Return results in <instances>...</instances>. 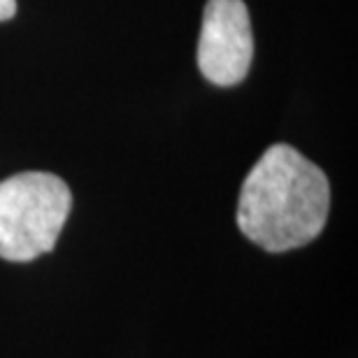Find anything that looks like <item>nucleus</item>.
<instances>
[{"label": "nucleus", "mask_w": 358, "mask_h": 358, "mask_svg": "<svg viewBox=\"0 0 358 358\" xmlns=\"http://www.w3.org/2000/svg\"><path fill=\"white\" fill-rule=\"evenodd\" d=\"M331 184L324 170L289 145H272L242 184L238 226L272 254L310 245L324 231Z\"/></svg>", "instance_id": "obj_1"}, {"label": "nucleus", "mask_w": 358, "mask_h": 358, "mask_svg": "<svg viewBox=\"0 0 358 358\" xmlns=\"http://www.w3.org/2000/svg\"><path fill=\"white\" fill-rule=\"evenodd\" d=\"M73 207V193L52 173H19L0 182V259L28 263L49 254Z\"/></svg>", "instance_id": "obj_2"}, {"label": "nucleus", "mask_w": 358, "mask_h": 358, "mask_svg": "<svg viewBox=\"0 0 358 358\" xmlns=\"http://www.w3.org/2000/svg\"><path fill=\"white\" fill-rule=\"evenodd\" d=\"M254 59V35L242 0H207L198 40V68L207 82L235 87Z\"/></svg>", "instance_id": "obj_3"}, {"label": "nucleus", "mask_w": 358, "mask_h": 358, "mask_svg": "<svg viewBox=\"0 0 358 358\" xmlns=\"http://www.w3.org/2000/svg\"><path fill=\"white\" fill-rule=\"evenodd\" d=\"M17 14V0H0V21H7Z\"/></svg>", "instance_id": "obj_4"}]
</instances>
